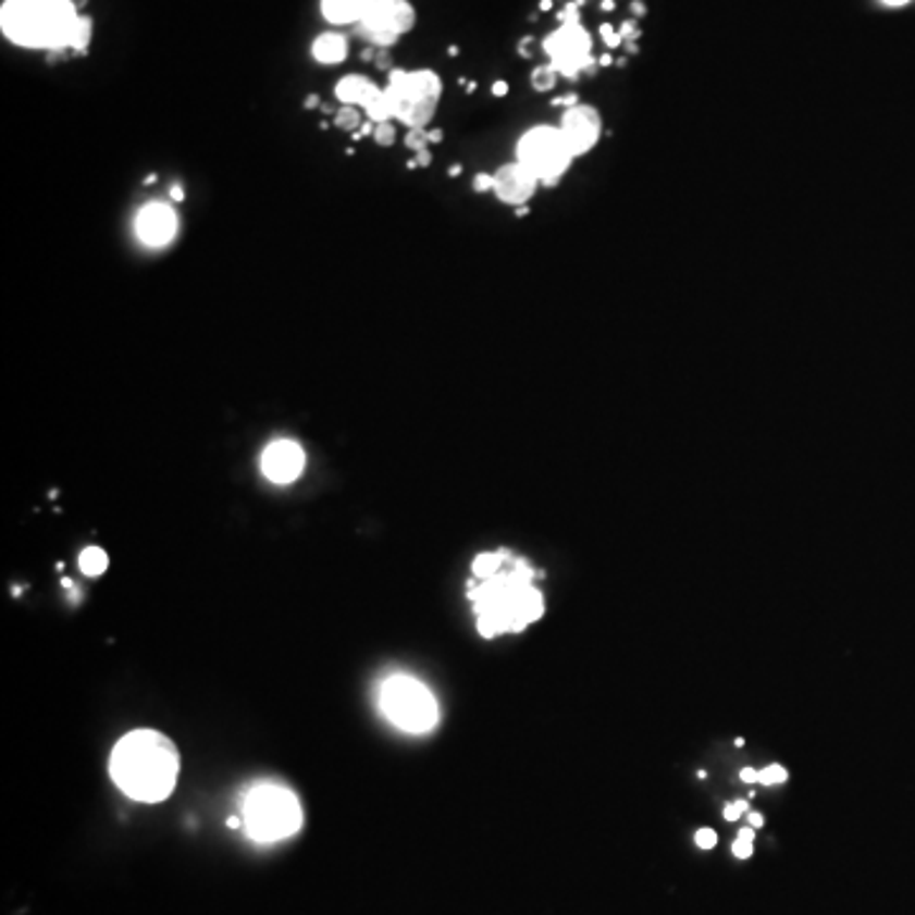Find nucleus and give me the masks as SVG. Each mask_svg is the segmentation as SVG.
<instances>
[{"label":"nucleus","instance_id":"nucleus-6","mask_svg":"<svg viewBox=\"0 0 915 915\" xmlns=\"http://www.w3.org/2000/svg\"><path fill=\"white\" fill-rule=\"evenodd\" d=\"M382 709L405 732H428L437 725V702L425 684L412 677H392L382 687Z\"/></svg>","mask_w":915,"mask_h":915},{"label":"nucleus","instance_id":"nucleus-18","mask_svg":"<svg viewBox=\"0 0 915 915\" xmlns=\"http://www.w3.org/2000/svg\"><path fill=\"white\" fill-rule=\"evenodd\" d=\"M89 39H92V18L79 16L77 24H74V28H72L70 49L72 51H85L89 47Z\"/></svg>","mask_w":915,"mask_h":915},{"label":"nucleus","instance_id":"nucleus-36","mask_svg":"<svg viewBox=\"0 0 915 915\" xmlns=\"http://www.w3.org/2000/svg\"><path fill=\"white\" fill-rule=\"evenodd\" d=\"M885 5H892V9H900V5H905V3H911V0H882Z\"/></svg>","mask_w":915,"mask_h":915},{"label":"nucleus","instance_id":"nucleus-4","mask_svg":"<svg viewBox=\"0 0 915 915\" xmlns=\"http://www.w3.org/2000/svg\"><path fill=\"white\" fill-rule=\"evenodd\" d=\"M384 95L390 100L392 118L415 131V127H428L430 120H433L437 104H441L443 82L430 70H392Z\"/></svg>","mask_w":915,"mask_h":915},{"label":"nucleus","instance_id":"nucleus-39","mask_svg":"<svg viewBox=\"0 0 915 915\" xmlns=\"http://www.w3.org/2000/svg\"><path fill=\"white\" fill-rule=\"evenodd\" d=\"M460 171H463V169H460V165H453V169H450V176H460Z\"/></svg>","mask_w":915,"mask_h":915},{"label":"nucleus","instance_id":"nucleus-21","mask_svg":"<svg viewBox=\"0 0 915 915\" xmlns=\"http://www.w3.org/2000/svg\"><path fill=\"white\" fill-rule=\"evenodd\" d=\"M405 143H407V148H412L415 153H420V150H428V146L433 140H430V133L425 131V127H415V131L407 133Z\"/></svg>","mask_w":915,"mask_h":915},{"label":"nucleus","instance_id":"nucleus-34","mask_svg":"<svg viewBox=\"0 0 915 915\" xmlns=\"http://www.w3.org/2000/svg\"><path fill=\"white\" fill-rule=\"evenodd\" d=\"M738 837H740V839H747V842H753V837H755V829H753V827H747V829H743V831H740V834H738Z\"/></svg>","mask_w":915,"mask_h":915},{"label":"nucleus","instance_id":"nucleus-23","mask_svg":"<svg viewBox=\"0 0 915 915\" xmlns=\"http://www.w3.org/2000/svg\"><path fill=\"white\" fill-rule=\"evenodd\" d=\"M783 781H789V770H786L783 766H768V768L761 770V783L776 786V783H783Z\"/></svg>","mask_w":915,"mask_h":915},{"label":"nucleus","instance_id":"nucleus-33","mask_svg":"<svg viewBox=\"0 0 915 915\" xmlns=\"http://www.w3.org/2000/svg\"><path fill=\"white\" fill-rule=\"evenodd\" d=\"M376 66H380V70H390V57L387 54H376Z\"/></svg>","mask_w":915,"mask_h":915},{"label":"nucleus","instance_id":"nucleus-24","mask_svg":"<svg viewBox=\"0 0 915 915\" xmlns=\"http://www.w3.org/2000/svg\"><path fill=\"white\" fill-rule=\"evenodd\" d=\"M743 814H751V806H747V801H735V804L725 806V819H728V821H738Z\"/></svg>","mask_w":915,"mask_h":915},{"label":"nucleus","instance_id":"nucleus-13","mask_svg":"<svg viewBox=\"0 0 915 915\" xmlns=\"http://www.w3.org/2000/svg\"><path fill=\"white\" fill-rule=\"evenodd\" d=\"M135 230H138V237L150 247H163L176 237L178 232V217L176 211L165 203H148V207L140 209L138 219H135Z\"/></svg>","mask_w":915,"mask_h":915},{"label":"nucleus","instance_id":"nucleus-28","mask_svg":"<svg viewBox=\"0 0 915 915\" xmlns=\"http://www.w3.org/2000/svg\"><path fill=\"white\" fill-rule=\"evenodd\" d=\"M430 161H433L430 150H420V153H415V158L410 161V169H428Z\"/></svg>","mask_w":915,"mask_h":915},{"label":"nucleus","instance_id":"nucleus-27","mask_svg":"<svg viewBox=\"0 0 915 915\" xmlns=\"http://www.w3.org/2000/svg\"><path fill=\"white\" fill-rule=\"evenodd\" d=\"M473 188H475V191H494V176H489V173H481V176L473 178Z\"/></svg>","mask_w":915,"mask_h":915},{"label":"nucleus","instance_id":"nucleus-12","mask_svg":"<svg viewBox=\"0 0 915 915\" xmlns=\"http://www.w3.org/2000/svg\"><path fill=\"white\" fill-rule=\"evenodd\" d=\"M306 456L302 448L293 441H277L268 445L262 453V473L275 483H293L302 473Z\"/></svg>","mask_w":915,"mask_h":915},{"label":"nucleus","instance_id":"nucleus-26","mask_svg":"<svg viewBox=\"0 0 915 915\" xmlns=\"http://www.w3.org/2000/svg\"><path fill=\"white\" fill-rule=\"evenodd\" d=\"M697 844L702 846V850H713V846L717 844V834L713 829H700L697 831Z\"/></svg>","mask_w":915,"mask_h":915},{"label":"nucleus","instance_id":"nucleus-15","mask_svg":"<svg viewBox=\"0 0 915 915\" xmlns=\"http://www.w3.org/2000/svg\"><path fill=\"white\" fill-rule=\"evenodd\" d=\"M372 0H321V11L331 24H359Z\"/></svg>","mask_w":915,"mask_h":915},{"label":"nucleus","instance_id":"nucleus-37","mask_svg":"<svg viewBox=\"0 0 915 915\" xmlns=\"http://www.w3.org/2000/svg\"><path fill=\"white\" fill-rule=\"evenodd\" d=\"M171 199H176V201H184V191H181L178 186H173L171 188Z\"/></svg>","mask_w":915,"mask_h":915},{"label":"nucleus","instance_id":"nucleus-16","mask_svg":"<svg viewBox=\"0 0 915 915\" xmlns=\"http://www.w3.org/2000/svg\"><path fill=\"white\" fill-rule=\"evenodd\" d=\"M349 54V41L342 34H323L313 41V59L321 64H342Z\"/></svg>","mask_w":915,"mask_h":915},{"label":"nucleus","instance_id":"nucleus-30","mask_svg":"<svg viewBox=\"0 0 915 915\" xmlns=\"http://www.w3.org/2000/svg\"><path fill=\"white\" fill-rule=\"evenodd\" d=\"M740 778H743L745 783H755V781H761V770L743 768V770H740Z\"/></svg>","mask_w":915,"mask_h":915},{"label":"nucleus","instance_id":"nucleus-10","mask_svg":"<svg viewBox=\"0 0 915 915\" xmlns=\"http://www.w3.org/2000/svg\"><path fill=\"white\" fill-rule=\"evenodd\" d=\"M559 131H562L567 146H570L574 156H585L597 146V140H601V112L590 108V104H572L562 115Z\"/></svg>","mask_w":915,"mask_h":915},{"label":"nucleus","instance_id":"nucleus-22","mask_svg":"<svg viewBox=\"0 0 915 915\" xmlns=\"http://www.w3.org/2000/svg\"><path fill=\"white\" fill-rule=\"evenodd\" d=\"M372 138L380 143V146H392V143H395V138H397V131H395V125L390 123H374V133H372Z\"/></svg>","mask_w":915,"mask_h":915},{"label":"nucleus","instance_id":"nucleus-35","mask_svg":"<svg viewBox=\"0 0 915 915\" xmlns=\"http://www.w3.org/2000/svg\"><path fill=\"white\" fill-rule=\"evenodd\" d=\"M506 89H509V87H506V82H496V85H494V95L502 97V95H506Z\"/></svg>","mask_w":915,"mask_h":915},{"label":"nucleus","instance_id":"nucleus-25","mask_svg":"<svg viewBox=\"0 0 915 915\" xmlns=\"http://www.w3.org/2000/svg\"><path fill=\"white\" fill-rule=\"evenodd\" d=\"M732 854L740 860H747L753 854V842H747V839H735V844H732Z\"/></svg>","mask_w":915,"mask_h":915},{"label":"nucleus","instance_id":"nucleus-14","mask_svg":"<svg viewBox=\"0 0 915 915\" xmlns=\"http://www.w3.org/2000/svg\"><path fill=\"white\" fill-rule=\"evenodd\" d=\"M382 95V87L374 85L369 77H361V74H349L336 85V97L344 104H351V108L367 110L376 97Z\"/></svg>","mask_w":915,"mask_h":915},{"label":"nucleus","instance_id":"nucleus-31","mask_svg":"<svg viewBox=\"0 0 915 915\" xmlns=\"http://www.w3.org/2000/svg\"><path fill=\"white\" fill-rule=\"evenodd\" d=\"M763 821H766V819H763V816H761L758 812H751V814H747V824H751L753 829H761V827H763Z\"/></svg>","mask_w":915,"mask_h":915},{"label":"nucleus","instance_id":"nucleus-5","mask_svg":"<svg viewBox=\"0 0 915 915\" xmlns=\"http://www.w3.org/2000/svg\"><path fill=\"white\" fill-rule=\"evenodd\" d=\"M249 834L260 842H277L295 834L302 824V812L293 791L283 786H260L249 793L245 806Z\"/></svg>","mask_w":915,"mask_h":915},{"label":"nucleus","instance_id":"nucleus-17","mask_svg":"<svg viewBox=\"0 0 915 915\" xmlns=\"http://www.w3.org/2000/svg\"><path fill=\"white\" fill-rule=\"evenodd\" d=\"M79 567L85 574H102L108 570V555L100 547H87L79 557Z\"/></svg>","mask_w":915,"mask_h":915},{"label":"nucleus","instance_id":"nucleus-2","mask_svg":"<svg viewBox=\"0 0 915 915\" xmlns=\"http://www.w3.org/2000/svg\"><path fill=\"white\" fill-rule=\"evenodd\" d=\"M112 781L135 801H163L178 778V751L163 732L135 730L112 751Z\"/></svg>","mask_w":915,"mask_h":915},{"label":"nucleus","instance_id":"nucleus-19","mask_svg":"<svg viewBox=\"0 0 915 915\" xmlns=\"http://www.w3.org/2000/svg\"><path fill=\"white\" fill-rule=\"evenodd\" d=\"M334 125L338 131H349V133H357L361 125H364V120L359 115V108H351V104H344L342 110H336L334 115Z\"/></svg>","mask_w":915,"mask_h":915},{"label":"nucleus","instance_id":"nucleus-38","mask_svg":"<svg viewBox=\"0 0 915 915\" xmlns=\"http://www.w3.org/2000/svg\"><path fill=\"white\" fill-rule=\"evenodd\" d=\"M430 140H433V143H441V140H443V131H433V133H430Z\"/></svg>","mask_w":915,"mask_h":915},{"label":"nucleus","instance_id":"nucleus-7","mask_svg":"<svg viewBox=\"0 0 915 915\" xmlns=\"http://www.w3.org/2000/svg\"><path fill=\"white\" fill-rule=\"evenodd\" d=\"M574 153L567 146L565 135L559 127H532L521 135L517 146V161L534 173L544 186H555L565 171L570 169Z\"/></svg>","mask_w":915,"mask_h":915},{"label":"nucleus","instance_id":"nucleus-32","mask_svg":"<svg viewBox=\"0 0 915 915\" xmlns=\"http://www.w3.org/2000/svg\"><path fill=\"white\" fill-rule=\"evenodd\" d=\"M319 104H321V97H319V95H308V97H306V110L319 108Z\"/></svg>","mask_w":915,"mask_h":915},{"label":"nucleus","instance_id":"nucleus-3","mask_svg":"<svg viewBox=\"0 0 915 915\" xmlns=\"http://www.w3.org/2000/svg\"><path fill=\"white\" fill-rule=\"evenodd\" d=\"M77 18L74 0H5L0 26L18 47L66 51Z\"/></svg>","mask_w":915,"mask_h":915},{"label":"nucleus","instance_id":"nucleus-1","mask_svg":"<svg viewBox=\"0 0 915 915\" xmlns=\"http://www.w3.org/2000/svg\"><path fill=\"white\" fill-rule=\"evenodd\" d=\"M536 570L524 559L504 555V565L486 580L471 582L468 595L475 605L481 636L519 633L544 614V597L534 588Z\"/></svg>","mask_w":915,"mask_h":915},{"label":"nucleus","instance_id":"nucleus-9","mask_svg":"<svg viewBox=\"0 0 915 915\" xmlns=\"http://www.w3.org/2000/svg\"><path fill=\"white\" fill-rule=\"evenodd\" d=\"M418 13L407 0H372L364 18L357 24V32L361 39H367L372 47L387 49L403 34L415 26Z\"/></svg>","mask_w":915,"mask_h":915},{"label":"nucleus","instance_id":"nucleus-11","mask_svg":"<svg viewBox=\"0 0 915 915\" xmlns=\"http://www.w3.org/2000/svg\"><path fill=\"white\" fill-rule=\"evenodd\" d=\"M536 186H540V178L519 161L506 163L494 173V194L498 201L511 203V207H524L534 196Z\"/></svg>","mask_w":915,"mask_h":915},{"label":"nucleus","instance_id":"nucleus-29","mask_svg":"<svg viewBox=\"0 0 915 915\" xmlns=\"http://www.w3.org/2000/svg\"><path fill=\"white\" fill-rule=\"evenodd\" d=\"M601 34L605 36V41H608V47H618V44H621V36H616L614 28H610V26H603Z\"/></svg>","mask_w":915,"mask_h":915},{"label":"nucleus","instance_id":"nucleus-20","mask_svg":"<svg viewBox=\"0 0 915 915\" xmlns=\"http://www.w3.org/2000/svg\"><path fill=\"white\" fill-rule=\"evenodd\" d=\"M557 77H559V72L552 64L536 66L532 74V87L536 89V92H549V89L557 85Z\"/></svg>","mask_w":915,"mask_h":915},{"label":"nucleus","instance_id":"nucleus-8","mask_svg":"<svg viewBox=\"0 0 915 915\" xmlns=\"http://www.w3.org/2000/svg\"><path fill=\"white\" fill-rule=\"evenodd\" d=\"M593 41H590V34L578 24V11L574 5L565 11L562 26L557 28L555 34L547 36L544 41V51H547L552 59V66L565 77H578L580 72H585L590 64H593Z\"/></svg>","mask_w":915,"mask_h":915}]
</instances>
